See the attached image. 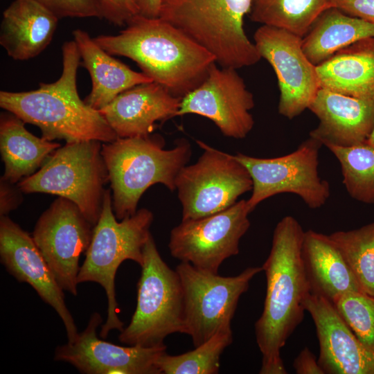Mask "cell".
<instances>
[{"label": "cell", "mask_w": 374, "mask_h": 374, "mask_svg": "<svg viewBox=\"0 0 374 374\" xmlns=\"http://www.w3.org/2000/svg\"><path fill=\"white\" fill-rule=\"evenodd\" d=\"M305 231L292 216L276 224L269 256L263 265L267 280L263 310L255 323L262 354L260 374H287L281 349L302 322L310 290L301 248Z\"/></svg>", "instance_id": "1"}, {"label": "cell", "mask_w": 374, "mask_h": 374, "mask_svg": "<svg viewBox=\"0 0 374 374\" xmlns=\"http://www.w3.org/2000/svg\"><path fill=\"white\" fill-rule=\"evenodd\" d=\"M93 38L109 54L135 62L143 73L180 98L199 87L217 63L209 51L159 17L137 14L118 34Z\"/></svg>", "instance_id": "2"}, {"label": "cell", "mask_w": 374, "mask_h": 374, "mask_svg": "<svg viewBox=\"0 0 374 374\" xmlns=\"http://www.w3.org/2000/svg\"><path fill=\"white\" fill-rule=\"evenodd\" d=\"M62 71L53 83H39L35 90L0 91V107L25 123L38 127L42 136L66 143L96 140L112 142L118 136L98 110L81 100L76 78L80 55L75 41L64 43Z\"/></svg>", "instance_id": "3"}, {"label": "cell", "mask_w": 374, "mask_h": 374, "mask_svg": "<svg viewBox=\"0 0 374 374\" xmlns=\"http://www.w3.org/2000/svg\"><path fill=\"white\" fill-rule=\"evenodd\" d=\"M163 136L120 138L102 143L101 153L112 191V208L121 220L137 211L141 197L151 186L164 185L176 190L175 182L180 170L191 156V147L181 139L172 149L164 148Z\"/></svg>", "instance_id": "4"}, {"label": "cell", "mask_w": 374, "mask_h": 374, "mask_svg": "<svg viewBox=\"0 0 374 374\" xmlns=\"http://www.w3.org/2000/svg\"><path fill=\"white\" fill-rule=\"evenodd\" d=\"M154 215L148 208H141L131 216L118 220L113 211L111 189H105L102 211L93 227L85 259L80 267L78 283L94 282L105 290L107 299V315L100 331L107 338L109 332L124 328L118 317L115 277L118 268L127 260L140 266L143 262V249L152 235L150 226Z\"/></svg>", "instance_id": "5"}, {"label": "cell", "mask_w": 374, "mask_h": 374, "mask_svg": "<svg viewBox=\"0 0 374 374\" xmlns=\"http://www.w3.org/2000/svg\"><path fill=\"white\" fill-rule=\"evenodd\" d=\"M251 0H161L159 17L209 51L220 66L240 69L262 57L244 29Z\"/></svg>", "instance_id": "6"}, {"label": "cell", "mask_w": 374, "mask_h": 374, "mask_svg": "<svg viewBox=\"0 0 374 374\" xmlns=\"http://www.w3.org/2000/svg\"><path fill=\"white\" fill-rule=\"evenodd\" d=\"M137 303L118 340L128 346H164L173 333H184V293L179 276L162 259L151 235L143 249Z\"/></svg>", "instance_id": "7"}, {"label": "cell", "mask_w": 374, "mask_h": 374, "mask_svg": "<svg viewBox=\"0 0 374 374\" xmlns=\"http://www.w3.org/2000/svg\"><path fill=\"white\" fill-rule=\"evenodd\" d=\"M102 143L96 140L66 143L17 186L23 193H47L71 200L95 226L102 211L104 186L109 182Z\"/></svg>", "instance_id": "8"}, {"label": "cell", "mask_w": 374, "mask_h": 374, "mask_svg": "<svg viewBox=\"0 0 374 374\" xmlns=\"http://www.w3.org/2000/svg\"><path fill=\"white\" fill-rule=\"evenodd\" d=\"M175 270L184 293V333L196 347L218 331L231 328L240 297L262 267H249L237 276H222L181 262Z\"/></svg>", "instance_id": "9"}, {"label": "cell", "mask_w": 374, "mask_h": 374, "mask_svg": "<svg viewBox=\"0 0 374 374\" xmlns=\"http://www.w3.org/2000/svg\"><path fill=\"white\" fill-rule=\"evenodd\" d=\"M197 143L204 152L195 163L180 170L175 182L182 220L224 211L253 188L249 172L233 155L199 141Z\"/></svg>", "instance_id": "10"}, {"label": "cell", "mask_w": 374, "mask_h": 374, "mask_svg": "<svg viewBox=\"0 0 374 374\" xmlns=\"http://www.w3.org/2000/svg\"><path fill=\"white\" fill-rule=\"evenodd\" d=\"M323 145L309 137L296 150L274 158L233 155L248 170L253 182L247 200L251 213L262 201L280 193L299 196L312 209L323 206L330 194L328 182L319 175V151Z\"/></svg>", "instance_id": "11"}, {"label": "cell", "mask_w": 374, "mask_h": 374, "mask_svg": "<svg viewBox=\"0 0 374 374\" xmlns=\"http://www.w3.org/2000/svg\"><path fill=\"white\" fill-rule=\"evenodd\" d=\"M247 200L238 201L220 212L182 220L170 231L168 243L172 257L211 273L238 255L242 237L250 226Z\"/></svg>", "instance_id": "12"}, {"label": "cell", "mask_w": 374, "mask_h": 374, "mask_svg": "<svg viewBox=\"0 0 374 374\" xmlns=\"http://www.w3.org/2000/svg\"><path fill=\"white\" fill-rule=\"evenodd\" d=\"M94 226L71 200L58 197L37 220L33 238L58 284L78 294L79 260L90 244Z\"/></svg>", "instance_id": "13"}, {"label": "cell", "mask_w": 374, "mask_h": 374, "mask_svg": "<svg viewBox=\"0 0 374 374\" xmlns=\"http://www.w3.org/2000/svg\"><path fill=\"white\" fill-rule=\"evenodd\" d=\"M302 38L266 25L259 27L253 35L259 54L270 64L277 76L278 112L289 119L308 109L321 88L316 66L303 52Z\"/></svg>", "instance_id": "14"}, {"label": "cell", "mask_w": 374, "mask_h": 374, "mask_svg": "<svg viewBox=\"0 0 374 374\" xmlns=\"http://www.w3.org/2000/svg\"><path fill=\"white\" fill-rule=\"evenodd\" d=\"M236 69L214 63L205 80L181 100L177 116L197 114L211 120L229 138L244 139L254 125L255 103Z\"/></svg>", "instance_id": "15"}, {"label": "cell", "mask_w": 374, "mask_h": 374, "mask_svg": "<svg viewBox=\"0 0 374 374\" xmlns=\"http://www.w3.org/2000/svg\"><path fill=\"white\" fill-rule=\"evenodd\" d=\"M103 319L93 312L73 342L56 348L55 361L64 362L85 374H161L157 362L166 346H123L100 339L97 329Z\"/></svg>", "instance_id": "16"}, {"label": "cell", "mask_w": 374, "mask_h": 374, "mask_svg": "<svg viewBox=\"0 0 374 374\" xmlns=\"http://www.w3.org/2000/svg\"><path fill=\"white\" fill-rule=\"evenodd\" d=\"M0 260L7 271L20 283L30 285L62 319L68 342L78 335L66 307L64 290L42 255L33 236L8 215L0 216Z\"/></svg>", "instance_id": "17"}, {"label": "cell", "mask_w": 374, "mask_h": 374, "mask_svg": "<svg viewBox=\"0 0 374 374\" xmlns=\"http://www.w3.org/2000/svg\"><path fill=\"white\" fill-rule=\"evenodd\" d=\"M305 307L315 326L317 360L325 374H374V352L360 342L331 301L310 294Z\"/></svg>", "instance_id": "18"}, {"label": "cell", "mask_w": 374, "mask_h": 374, "mask_svg": "<svg viewBox=\"0 0 374 374\" xmlns=\"http://www.w3.org/2000/svg\"><path fill=\"white\" fill-rule=\"evenodd\" d=\"M181 100L153 81L125 90L98 111L118 137L145 136L157 122L177 116Z\"/></svg>", "instance_id": "19"}, {"label": "cell", "mask_w": 374, "mask_h": 374, "mask_svg": "<svg viewBox=\"0 0 374 374\" xmlns=\"http://www.w3.org/2000/svg\"><path fill=\"white\" fill-rule=\"evenodd\" d=\"M308 109L319 121L310 136L325 146L361 144L368 141L374 129V100L320 88Z\"/></svg>", "instance_id": "20"}, {"label": "cell", "mask_w": 374, "mask_h": 374, "mask_svg": "<svg viewBox=\"0 0 374 374\" xmlns=\"http://www.w3.org/2000/svg\"><path fill=\"white\" fill-rule=\"evenodd\" d=\"M58 21L35 0H14L2 15L0 44L15 60L33 58L51 43Z\"/></svg>", "instance_id": "21"}, {"label": "cell", "mask_w": 374, "mask_h": 374, "mask_svg": "<svg viewBox=\"0 0 374 374\" xmlns=\"http://www.w3.org/2000/svg\"><path fill=\"white\" fill-rule=\"evenodd\" d=\"M301 258L310 294L333 303L345 294L361 292L354 274L329 235L312 229L305 231Z\"/></svg>", "instance_id": "22"}, {"label": "cell", "mask_w": 374, "mask_h": 374, "mask_svg": "<svg viewBox=\"0 0 374 374\" xmlns=\"http://www.w3.org/2000/svg\"><path fill=\"white\" fill-rule=\"evenodd\" d=\"M83 66L92 82L89 94L84 101L99 110L118 94L136 85L153 82L143 72L131 69L103 49L87 32L82 29L73 31Z\"/></svg>", "instance_id": "23"}, {"label": "cell", "mask_w": 374, "mask_h": 374, "mask_svg": "<svg viewBox=\"0 0 374 374\" xmlns=\"http://www.w3.org/2000/svg\"><path fill=\"white\" fill-rule=\"evenodd\" d=\"M316 68L321 88L374 100V37L349 45Z\"/></svg>", "instance_id": "24"}, {"label": "cell", "mask_w": 374, "mask_h": 374, "mask_svg": "<svg viewBox=\"0 0 374 374\" xmlns=\"http://www.w3.org/2000/svg\"><path fill=\"white\" fill-rule=\"evenodd\" d=\"M25 123L7 112L0 116V151L4 164L1 177L11 184L28 177L39 169L61 145L37 137L26 127Z\"/></svg>", "instance_id": "25"}, {"label": "cell", "mask_w": 374, "mask_h": 374, "mask_svg": "<svg viewBox=\"0 0 374 374\" xmlns=\"http://www.w3.org/2000/svg\"><path fill=\"white\" fill-rule=\"evenodd\" d=\"M374 37V25L336 8L326 10L302 38V48L316 66L358 41Z\"/></svg>", "instance_id": "26"}, {"label": "cell", "mask_w": 374, "mask_h": 374, "mask_svg": "<svg viewBox=\"0 0 374 374\" xmlns=\"http://www.w3.org/2000/svg\"><path fill=\"white\" fill-rule=\"evenodd\" d=\"M331 0H251V21L303 37Z\"/></svg>", "instance_id": "27"}, {"label": "cell", "mask_w": 374, "mask_h": 374, "mask_svg": "<svg viewBox=\"0 0 374 374\" xmlns=\"http://www.w3.org/2000/svg\"><path fill=\"white\" fill-rule=\"evenodd\" d=\"M329 237L350 268L361 293L374 298V222Z\"/></svg>", "instance_id": "28"}, {"label": "cell", "mask_w": 374, "mask_h": 374, "mask_svg": "<svg viewBox=\"0 0 374 374\" xmlns=\"http://www.w3.org/2000/svg\"><path fill=\"white\" fill-rule=\"evenodd\" d=\"M326 147L339 162L349 195L358 202L374 204V146L366 141L350 147Z\"/></svg>", "instance_id": "29"}, {"label": "cell", "mask_w": 374, "mask_h": 374, "mask_svg": "<svg viewBox=\"0 0 374 374\" xmlns=\"http://www.w3.org/2000/svg\"><path fill=\"white\" fill-rule=\"evenodd\" d=\"M232 341L231 328H225L193 350L178 355L163 353L157 365L164 374H216L219 373L221 355Z\"/></svg>", "instance_id": "30"}, {"label": "cell", "mask_w": 374, "mask_h": 374, "mask_svg": "<svg viewBox=\"0 0 374 374\" xmlns=\"http://www.w3.org/2000/svg\"><path fill=\"white\" fill-rule=\"evenodd\" d=\"M332 303L360 342L374 352V298L350 292Z\"/></svg>", "instance_id": "31"}, {"label": "cell", "mask_w": 374, "mask_h": 374, "mask_svg": "<svg viewBox=\"0 0 374 374\" xmlns=\"http://www.w3.org/2000/svg\"><path fill=\"white\" fill-rule=\"evenodd\" d=\"M59 19L64 17L105 19L103 0H35Z\"/></svg>", "instance_id": "32"}, {"label": "cell", "mask_w": 374, "mask_h": 374, "mask_svg": "<svg viewBox=\"0 0 374 374\" xmlns=\"http://www.w3.org/2000/svg\"><path fill=\"white\" fill-rule=\"evenodd\" d=\"M105 19L116 26L126 25L128 21L139 14L134 0H103Z\"/></svg>", "instance_id": "33"}, {"label": "cell", "mask_w": 374, "mask_h": 374, "mask_svg": "<svg viewBox=\"0 0 374 374\" xmlns=\"http://www.w3.org/2000/svg\"><path fill=\"white\" fill-rule=\"evenodd\" d=\"M332 7L374 25V0H331Z\"/></svg>", "instance_id": "34"}, {"label": "cell", "mask_w": 374, "mask_h": 374, "mask_svg": "<svg viewBox=\"0 0 374 374\" xmlns=\"http://www.w3.org/2000/svg\"><path fill=\"white\" fill-rule=\"evenodd\" d=\"M11 184L1 178L0 181V216L16 209L21 203L22 192L17 184Z\"/></svg>", "instance_id": "35"}, {"label": "cell", "mask_w": 374, "mask_h": 374, "mask_svg": "<svg viewBox=\"0 0 374 374\" xmlns=\"http://www.w3.org/2000/svg\"><path fill=\"white\" fill-rule=\"evenodd\" d=\"M293 368L297 374H325L314 355L305 347L296 356Z\"/></svg>", "instance_id": "36"}, {"label": "cell", "mask_w": 374, "mask_h": 374, "mask_svg": "<svg viewBox=\"0 0 374 374\" xmlns=\"http://www.w3.org/2000/svg\"><path fill=\"white\" fill-rule=\"evenodd\" d=\"M139 14L148 18H157L161 4V0H134Z\"/></svg>", "instance_id": "37"}, {"label": "cell", "mask_w": 374, "mask_h": 374, "mask_svg": "<svg viewBox=\"0 0 374 374\" xmlns=\"http://www.w3.org/2000/svg\"><path fill=\"white\" fill-rule=\"evenodd\" d=\"M367 142L374 146V129Z\"/></svg>", "instance_id": "38"}]
</instances>
